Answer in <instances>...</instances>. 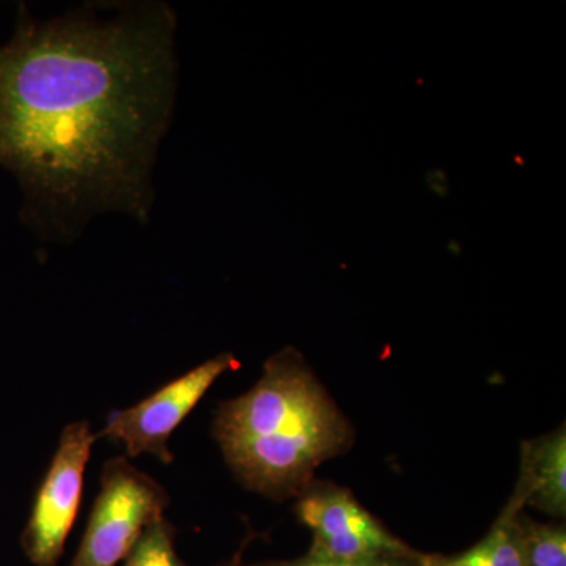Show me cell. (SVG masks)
<instances>
[{
  "label": "cell",
  "instance_id": "obj_1",
  "mask_svg": "<svg viewBox=\"0 0 566 566\" xmlns=\"http://www.w3.org/2000/svg\"><path fill=\"white\" fill-rule=\"evenodd\" d=\"M167 3H87L51 20L20 7L0 44V166L24 221L69 244L107 212L150 219L178 88Z\"/></svg>",
  "mask_w": 566,
  "mask_h": 566
},
{
  "label": "cell",
  "instance_id": "obj_2",
  "mask_svg": "<svg viewBox=\"0 0 566 566\" xmlns=\"http://www.w3.org/2000/svg\"><path fill=\"white\" fill-rule=\"evenodd\" d=\"M212 434L234 476L274 501L297 497L354 442L348 417L294 348L275 353L251 390L219 405Z\"/></svg>",
  "mask_w": 566,
  "mask_h": 566
},
{
  "label": "cell",
  "instance_id": "obj_3",
  "mask_svg": "<svg viewBox=\"0 0 566 566\" xmlns=\"http://www.w3.org/2000/svg\"><path fill=\"white\" fill-rule=\"evenodd\" d=\"M167 505L169 497L158 482L126 458H112L104 464L102 490L70 566L122 564L145 527L164 516Z\"/></svg>",
  "mask_w": 566,
  "mask_h": 566
},
{
  "label": "cell",
  "instance_id": "obj_4",
  "mask_svg": "<svg viewBox=\"0 0 566 566\" xmlns=\"http://www.w3.org/2000/svg\"><path fill=\"white\" fill-rule=\"evenodd\" d=\"M296 499V515L314 535L308 551L314 556L370 560L417 554L387 531L346 488L314 480Z\"/></svg>",
  "mask_w": 566,
  "mask_h": 566
},
{
  "label": "cell",
  "instance_id": "obj_5",
  "mask_svg": "<svg viewBox=\"0 0 566 566\" xmlns=\"http://www.w3.org/2000/svg\"><path fill=\"white\" fill-rule=\"evenodd\" d=\"M240 368L232 353H222L180 376L139 403L112 412L106 427L96 438H106L125 446L128 457L148 453L164 464H170L169 439L182 420L202 400L211 386Z\"/></svg>",
  "mask_w": 566,
  "mask_h": 566
},
{
  "label": "cell",
  "instance_id": "obj_6",
  "mask_svg": "<svg viewBox=\"0 0 566 566\" xmlns=\"http://www.w3.org/2000/svg\"><path fill=\"white\" fill-rule=\"evenodd\" d=\"M95 439L85 420L63 430L22 534L25 556L35 566H54L62 556L80 509L85 468Z\"/></svg>",
  "mask_w": 566,
  "mask_h": 566
},
{
  "label": "cell",
  "instance_id": "obj_7",
  "mask_svg": "<svg viewBox=\"0 0 566 566\" xmlns=\"http://www.w3.org/2000/svg\"><path fill=\"white\" fill-rule=\"evenodd\" d=\"M524 505L534 506L557 520L566 516L565 424L524 442L520 479L504 512L517 515Z\"/></svg>",
  "mask_w": 566,
  "mask_h": 566
},
{
  "label": "cell",
  "instance_id": "obj_8",
  "mask_svg": "<svg viewBox=\"0 0 566 566\" xmlns=\"http://www.w3.org/2000/svg\"><path fill=\"white\" fill-rule=\"evenodd\" d=\"M521 513L512 515L502 510L501 516L471 549L457 556L419 554V566H524Z\"/></svg>",
  "mask_w": 566,
  "mask_h": 566
},
{
  "label": "cell",
  "instance_id": "obj_9",
  "mask_svg": "<svg viewBox=\"0 0 566 566\" xmlns=\"http://www.w3.org/2000/svg\"><path fill=\"white\" fill-rule=\"evenodd\" d=\"M174 538L175 528L166 516L153 521L142 532L122 566H188L177 556ZM240 562L241 553H238L232 560L218 566H238Z\"/></svg>",
  "mask_w": 566,
  "mask_h": 566
},
{
  "label": "cell",
  "instance_id": "obj_10",
  "mask_svg": "<svg viewBox=\"0 0 566 566\" xmlns=\"http://www.w3.org/2000/svg\"><path fill=\"white\" fill-rule=\"evenodd\" d=\"M524 566H566L565 524H542L521 515Z\"/></svg>",
  "mask_w": 566,
  "mask_h": 566
},
{
  "label": "cell",
  "instance_id": "obj_11",
  "mask_svg": "<svg viewBox=\"0 0 566 566\" xmlns=\"http://www.w3.org/2000/svg\"><path fill=\"white\" fill-rule=\"evenodd\" d=\"M419 554L412 557H381L370 558V560H338V558H327L314 556L307 553L304 557L293 558V560H271L262 562L251 566H419Z\"/></svg>",
  "mask_w": 566,
  "mask_h": 566
}]
</instances>
